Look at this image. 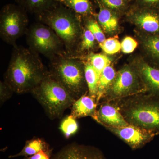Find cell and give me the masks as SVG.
<instances>
[{"label": "cell", "mask_w": 159, "mask_h": 159, "mask_svg": "<svg viewBox=\"0 0 159 159\" xmlns=\"http://www.w3.org/2000/svg\"><path fill=\"white\" fill-rule=\"evenodd\" d=\"M39 55L29 48L17 45L13 47L4 81L14 93H31L48 72Z\"/></svg>", "instance_id": "obj_1"}, {"label": "cell", "mask_w": 159, "mask_h": 159, "mask_svg": "<svg viewBox=\"0 0 159 159\" xmlns=\"http://www.w3.org/2000/svg\"><path fill=\"white\" fill-rule=\"evenodd\" d=\"M36 17L39 22L49 26L57 34L67 54L76 57L83 31L82 17L59 2Z\"/></svg>", "instance_id": "obj_2"}, {"label": "cell", "mask_w": 159, "mask_h": 159, "mask_svg": "<svg viewBox=\"0 0 159 159\" xmlns=\"http://www.w3.org/2000/svg\"><path fill=\"white\" fill-rule=\"evenodd\" d=\"M130 97L116 106L129 125L159 134V97L151 94Z\"/></svg>", "instance_id": "obj_3"}, {"label": "cell", "mask_w": 159, "mask_h": 159, "mask_svg": "<svg viewBox=\"0 0 159 159\" xmlns=\"http://www.w3.org/2000/svg\"><path fill=\"white\" fill-rule=\"evenodd\" d=\"M31 93L52 120L61 118L76 100L49 70Z\"/></svg>", "instance_id": "obj_4"}, {"label": "cell", "mask_w": 159, "mask_h": 159, "mask_svg": "<svg viewBox=\"0 0 159 159\" xmlns=\"http://www.w3.org/2000/svg\"><path fill=\"white\" fill-rule=\"evenodd\" d=\"M49 72L76 99L88 92L85 77L84 61L68 54L50 61Z\"/></svg>", "instance_id": "obj_5"}, {"label": "cell", "mask_w": 159, "mask_h": 159, "mask_svg": "<svg viewBox=\"0 0 159 159\" xmlns=\"http://www.w3.org/2000/svg\"><path fill=\"white\" fill-rule=\"evenodd\" d=\"M25 35L28 48L50 61L57 56L67 54L61 40L45 24L39 22L32 24L28 28Z\"/></svg>", "instance_id": "obj_6"}, {"label": "cell", "mask_w": 159, "mask_h": 159, "mask_svg": "<svg viewBox=\"0 0 159 159\" xmlns=\"http://www.w3.org/2000/svg\"><path fill=\"white\" fill-rule=\"evenodd\" d=\"M28 12L18 4H8L0 12V36L13 47L17 40L25 34L29 28Z\"/></svg>", "instance_id": "obj_7"}, {"label": "cell", "mask_w": 159, "mask_h": 159, "mask_svg": "<svg viewBox=\"0 0 159 159\" xmlns=\"http://www.w3.org/2000/svg\"><path fill=\"white\" fill-rule=\"evenodd\" d=\"M147 93L146 87L130 62L124 65L119 71L104 98L107 101L125 99Z\"/></svg>", "instance_id": "obj_8"}, {"label": "cell", "mask_w": 159, "mask_h": 159, "mask_svg": "<svg viewBox=\"0 0 159 159\" xmlns=\"http://www.w3.org/2000/svg\"><path fill=\"white\" fill-rule=\"evenodd\" d=\"M124 19L136 30L146 34L159 35V9L144 8L131 9Z\"/></svg>", "instance_id": "obj_9"}, {"label": "cell", "mask_w": 159, "mask_h": 159, "mask_svg": "<svg viewBox=\"0 0 159 159\" xmlns=\"http://www.w3.org/2000/svg\"><path fill=\"white\" fill-rule=\"evenodd\" d=\"M129 62L139 73L147 93L159 97V66L139 54L131 57Z\"/></svg>", "instance_id": "obj_10"}, {"label": "cell", "mask_w": 159, "mask_h": 159, "mask_svg": "<svg viewBox=\"0 0 159 159\" xmlns=\"http://www.w3.org/2000/svg\"><path fill=\"white\" fill-rule=\"evenodd\" d=\"M111 132L125 142L133 150L142 148L151 142L157 135L131 125L124 127H105Z\"/></svg>", "instance_id": "obj_11"}, {"label": "cell", "mask_w": 159, "mask_h": 159, "mask_svg": "<svg viewBox=\"0 0 159 159\" xmlns=\"http://www.w3.org/2000/svg\"><path fill=\"white\" fill-rule=\"evenodd\" d=\"M51 159H107L99 148L72 143L65 146Z\"/></svg>", "instance_id": "obj_12"}, {"label": "cell", "mask_w": 159, "mask_h": 159, "mask_svg": "<svg viewBox=\"0 0 159 159\" xmlns=\"http://www.w3.org/2000/svg\"><path fill=\"white\" fill-rule=\"evenodd\" d=\"M93 119L104 127H124L129 125L116 105L108 102L102 103Z\"/></svg>", "instance_id": "obj_13"}, {"label": "cell", "mask_w": 159, "mask_h": 159, "mask_svg": "<svg viewBox=\"0 0 159 159\" xmlns=\"http://www.w3.org/2000/svg\"><path fill=\"white\" fill-rule=\"evenodd\" d=\"M96 4L99 8V11L95 16L97 22L105 34L115 37L121 31L119 21L122 16L98 3Z\"/></svg>", "instance_id": "obj_14"}, {"label": "cell", "mask_w": 159, "mask_h": 159, "mask_svg": "<svg viewBox=\"0 0 159 159\" xmlns=\"http://www.w3.org/2000/svg\"><path fill=\"white\" fill-rule=\"evenodd\" d=\"M135 34L144 56L159 66V35L146 34L134 29Z\"/></svg>", "instance_id": "obj_15"}, {"label": "cell", "mask_w": 159, "mask_h": 159, "mask_svg": "<svg viewBox=\"0 0 159 159\" xmlns=\"http://www.w3.org/2000/svg\"><path fill=\"white\" fill-rule=\"evenodd\" d=\"M97 106L96 99L87 94L83 95L73 103L70 115L76 119L87 116L93 118L97 112Z\"/></svg>", "instance_id": "obj_16"}, {"label": "cell", "mask_w": 159, "mask_h": 159, "mask_svg": "<svg viewBox=\"0 0 159 159\" xmlns=\"http://www.w3.org/2000/svg\"><path fill=\"white\" fill-rule=\"evenodd\" d=\"M27 12L35 16L48 11L58 4L57 0H15Z\"/></svg>", "instance_id": "obj_17"}, {"label": "cell", "mask_w": 159, "mask_h": 159, "mask_svg": "<svg viewBox=\"0 0 159 159\" xmlns=\"http://www.w3.org/2000/svg\"><path fill=\"white\" fill-rule=\"evenodd\" d=\"M117 72L111 64L107 66L102 71L98 81V92L96 101L97 104L105 97L109 89L113 83Z\"/></svg>", "instance_id": "obj_18"}, {"label": "cell", "mask_w": 159, "mask_h": 159, "mask_svg": "<svg viewBox=\"0 0 159 159\" xmlns=\"http://www.w3.org/2000/svg\"><path fill=\"white\" fill-rule=\"evenodd\" d=\"M57 1L82 17L95 16L97 14L90 0H57Z\"/></svg>", "instance_id": "obj_19"}, {"label": "cell", "mask_w": 159, "mask_h": 159, "mask_svg": "<svg viewBox=\"0 0 159 159\" xmlns=\"http://www.w3.org/2000/svg\"><path fill=\"white\" fill-rule=\"evenodd\" d=\"M50 145L42 138H33L26 141L25 145L22 150L16 154L9 156V158L24 156L28 157L34 155L42 150L50 149Z\"/></svg>", "instance_id": "obj_20"}, {"label": "cell", "mask_w": 159, "mask_h": 159, "mask_svg": "<svg viewBox=\"0 0 159 159\" xmlns=\"http://www.w3.org/2000/svg\"><path fill=\"white\" fill-rule=\"evenodd\" d=\"M99 43L93 34L83 26L81 41L77 52L76 57H83L95 51Z\"/></svg>", "instance_id": "obj_21"}, {"label": "cell", "mask_w": 159, "mask_h": 159, "mask_svg": "<svg viewBox=\"0 0 159 159\" xmlns=\"http://www.w3.org/2000/svg\"><path fill=\"white\" fill-rule=\"evenodd\" d=\"M96 3L124 17L131 8L132 0H95Z\"/></svg>", "instance_id": "obj_22"}, {"label": "cell", "mask_w": 159, "mask_h": 159, "mask_svg": "<svg viewBox=\"0 0 159 159\" xmlns=\"http://www.w3.org/2000/svg\"><path fill=\"white\" fill-rule=\"evenodd\" d=\"M80 58L89 63L93 66L97 72L99 79L104 68L107 66L111 64V58L104 54H96L91 52L86 56Z\"/></svg>", "instance_id": "obj_23"}, {"label": "cell", "mask_w": 159, "mask_h": 159, "mask_svg": "<svg viewBox=\"0 0 159 159\" xmlns=\"http://www.w3.org/2000/svg\"><path fill=\"white\" fill-rule=\"evenodd\" d=\"M84 63L85 77L88 89V95L96 99L98 92L99 78L97 72L93 66L85 61H84Z\"/></svg>", "instance_id": "obj_24"}, {"label": "cell", "mask_w": 159, "mask_h": 159, "mask_svg": "<svg viewBox=\"0 0 159 159\" xmlns=\"http://www.w3.org/2000/svg\"><path fill=\"white\" fill-rule=\"evenodd\" d=\"M95 16L82 17L83 25L90 31L98 43L100 44L103 43L106 38L102 28L97 22Z\"/></svg>", "instance_id": "obj_25"}, {"label": "cell", "mask_w": 159, "mask_h": 159, "mask_svg": "<svg viewBox=\"0 0 159 159\" xmlns=\"http://www.w3.org/2000/svg\"><path fill=\"white\" fill-rule=\"evenodd\" d=\"M59 128L65 137L69 139L78 130V125L76 119L71 115L67 116L63 119Z\"/></svg>", "instance_id": "obj_26"}, {"label": "cell", "mask_w": 159, "mask_h": 159, "mask_svg": "<svg viewBox=\"0 0 159 159\" xmlns=\"http://www.w3.org/2000/svg\"><path fill=\"white\" fill-rule=\"evenodd\" d=\"M99 46L105 54L112 55L121 50V43L116 36L106 39L103 43L99 44Z\"/></svg>", "instance_id": "obj_27"}, {"label": "cell", "mask_w": 159, "mask_h": 159, "mask_svg": "<svg viewBox=\"0 0 159 159\" xmlns=\"http://www.w3.org/2000/svg\"><path fill=\"white\" fill-rule=\"evenodd\" d=\"M121 51L125 54H130L134 52L139 45L138 41L130 36H126L122 40Z\"/></svg>", "instance_id": "obj_28"}, {"label": "cell", "mask_w": 159, "mask_h": 159, "mask_svg": "<svg viewBox=\"0 0 159 159\" xmlns=\"http://www.w3.org/2000/svg\"><path fill=\"white\" fill-rule=\"evenodd\" d=\"M144 8L159 9V0H132L131 9Z\"/></svg>", "instance_id": "obj_29"}, {"label": "cell", "mask_w": 159, "mask_h": 159, "mask_svg": "<svg viewBox=\"0 0 159 159\" xmlns=\"http://www.w3.org/2000/svg\"><path fill=\"white\" fill-rule=\"evenodd\" d=\"M14 92L11 88L5 81L0 82V100L1 104H3L10 99Z\"/></svg>", "instance_id": "obj_30"}, {"label": "cell", "mask_w": 159, "mask_h": 159, "mask_svg": "<svg viewBox=\"0 0 159 159\" xmlns=\"http://www.w3.org/2000/svg\"><path fill=\"white\" fill-rule=\"evenodd\" d=\"M52 151V148L48 150H42L31 156L25 157L23 159H51Z\"/></svg>", "instance_id": "obj_31"}]
</instances>
